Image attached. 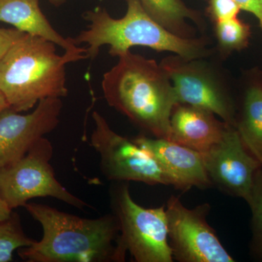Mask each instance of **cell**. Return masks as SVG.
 <instances>
[{
	"mask_svg": "<svg viewBox=\"0 0 262 262\" xmlns=\"http://www.w3.org/2000/svg\"><path fill=\"white\" fill-rule=\"evenodd\" d=\"M127 10L120 18L112 17L105 8L84 12L87 29L73 38L79 46L87 45V59L94 60L103 46L110 47V56L118 57L134 46H143L156 51H167L186 59H202L209 55L204 37L183 38L170 32L151 18L140 0H125Z\"/></svg>",
	"mask_w": 262,
	"mask_h": 262,
	"instance_id": "cell-3",
	"label": "cell"
},
{
	"mask_svg": "<svg viewBox=\"0 0 262 262\" xmlns=\"http://www.w3.org/2000/svg\"><path fill=\"white\" fill-rule=\"evenodd\" d=\"M215 34L221 51L231 53L247 47L251 28L237 18L215 22Z\"/></svg>",
	"mask_w": 262,
	"mask_h": 262,
	"instance_id": "cell-18",
	"label": "cell"
},
{
	"mask_svg": "<svg viewBox=\"0 0 262 262\" xmlns=\"http://www.w3.org/2000/svg\"><path fill=\"white\" fill-rule=\"evenodd\" d=\"M208 204L186 208L179 198L170 196L166 211L169 244L173 259L180 262H234L208 225Z\"/></svg>",
	"mask_w": 262,
	"mask_h": 262,
	"instance_id": "cell-8",
	"label": "cell"
},
{
	"mask_svg": "<svg viewBox=\"0 0 262 262\" xmlns=\"http://www.w3.org/2000/svg\"><path fill=\"white\" fill-rule=\"evenodd\" d=\"M248 204L252 213L253 251L262 259V165L256 174Z\"/></svg>",
	"mask_w": 262,
	"mask_h": 262,
	"instance_id": "cell-19",
	"label": "cell"
},
{
	"mask_svg": "<svg viewBox=\"0 0 262 262\" xmlns=\"http://www.w3.org/2000/svg\"><path fill=\"white\" fill-rule=\"evenodd\" d=\"M228 125L208 110L178 103L170 117L168 140L204 154L222 139Z\"/></svg>",
	"mask_w": 262,
	"mask_h": 262,
	"instance_id": "cell-13",
	"label": "cell"
},
{
	"mask_svg": "<svg viewBox=\"0 0 262 262\" xmlns=\"http://www.w3.org/2000/svg\"><path fill=\"white\" fill-rule=\"evenodd\" d=\"M113 214L120 226V245L137 262H172L165 206L146 208L136 203L127 184L110 190Z\"/></svg>",
	"mask_w": 262,
	"mask_h": 262,
	"instance_id": "cell-5",
	"label": "cell"
},
{
	"mask_svg": "<svg viewBox=\"0 0 262 262\" xmlns=\"http://www.w3.org/2000/svg\"><path fill=\"white\" fill-rule=\"evenodd\" d=\"M48 1L56 8H59L67 3V0H48Z\"/></svg>",
	"mask_w": 262,
	"mask_h": 262,
	"instance_id": "cell-25",
	"label": "cell"
},
{
	"mask_svg": "<svg viewBox=\"0 0 262 262\" xmlns=\"http://www.w3.org/2000/svg\"><path fill=\"white\" fill-rule=\"evenodd\" d=\"M13 210L10 209L0 194V220H5L11 215Z\"/></svg>",
	"mask_w": 262,
	"mask_h": 262,
	"instance_id": "cell-23",
	"label": "cell"
},
{
	"mask_svg": "<svg viewBox=\"0 0 262 262\" xmlns=\"http://www.w3.org/2000/svg\"><path fill=\"white\" fill-rule=\"evenodd\" d=\"M53 147L43 137L18 161L0 169V194L10 209L24 207L36 198L59 200L78 209L93 208L58 182L52 167Z\"/></svg>",
	"mask_w": 262,
	"mask_h": 262,
	"instance_id": "cell-6",
	"label": "cell"
},
{
	"mask_svg": "<svg viewBox=\"0 0 262 262\" xmlns=\"http://www.w3.org/2000/svg\"><path fill=\"white\" fill-rule=\"evenodd\" d=\"M62 108V98H49L27 115L10 107L0 114V169L21 159L39 139L54 130Z\"/></svg>",
	"mask_w": 262,
	"mask_h": 262,
	"instance_id": "cell-11",
	"label": "cell"
},
{
	"mask_svg": "<svg viewBox=\"0 0 262 262\" xmlns=\"http://www.w3.org/2000/svg\"><path fill=\"white\" fill-rule=\"evenodd\" d=\"M235 128L246 149L262 165V84H251L246 90Z\"/></svg>",
	"mask_w": 262,
	"mask_h": 262,
	"instance_id": "cell-15",
	"label": "cell"
},
{
	"mask_svg": "<svg viewBox=\"0 0 262 262\" xmlns=\"http://www.w3.org/2000/svg\"><path fill=\"white\" fill-rule=\"evenodd\" d=\"M76 61L68 53L58 55L51 41L26 34L0 61V91L9 107L20 113L46 98L67 97L66 67Z\"/></svg>",
	"mask_w": 262,
	"mask_h": 262,
	"instance_id": "cell-4",
	"label": "cell"
},
{
	"mask_svg": "<svg viewBox=\"0 0 262 262\" xmlns=\"http://www.w3.org/2000/svg\"><path fill=\"white\" fill-rule=\"evenodd\" d=\"M134 141L156 159L169 185L186 191L193 187H209L213 184L201 153L161 138L141 136Z\"/></svg>",
	"mask_w": 262,
	"mask_h": 262,
	"instance_id": "cell-12",
	"label": "cell"
},
{
	"mask_svg": "<svg viewBox=\"0 0 262 262\" xmlns=\"http://www.w3.org/2000/svg\"><path fill=\"white\" fill-rule=\"evenodd\" d=\"M103 76V97L111 107L155 138L168 139L177 95L160 63L130 51Z\"/></svg>",
	"mask_w": 262,
	"mask_h": 262,
	"instance_id": "cell-2",
	"label": "cell"
},
{
	"mask_svg": "<svg viewBox=\"0 0 262 262\" xmlns=\"http://www.w3.org/2000/svg\"><path fill=\"white\" fill-rule=\"evenodd\" d=\"M201 59L170 56L160 62L171 81L179 103L191 105L218 115L235 127V106L214 72Z\"/></svg>",
	"mask_w": 262,
	"mask_h": 262,
	"instance_id": "cell-9",
	"label": "cell"
},
{
	"mask_svg": "<svg viewBox=\"0 0 262 262\" xmlns=\"http://www.w3.org/2000/svg\"><path fill=\"white\" fill-rule=\"evenodd\" d=\"M8 108H9V106H8V103H7L4 95L0 91V114Z\"/></svg>",
	"mask_w": 262,
	"mask_h": 262,
	"instance_id": "cell-24",
	"label": "cell"
},
{
	"mask_svg": "<svg viewBox=\"0 0 262 262\" xmlns=\"http://www.w3.org/2000/svg\"><path fill=\"white\" fill-rule=\"evenodd\" d=\"M34 242L24 232L16 212L13 211L8 218L0 220V262L13 261L16 250L28 247Z\"/></svg>",
	"mask_w": 262,
	"mask_h": 262,
	"instance_id": "cell-17",
	"label": "cell"
},
{
	"mask_svg": "<svg viewBox=\"0 0 262 262\" xmlns=\"http://www.w3.org/2000/svg\"><path fill=\"white\" fill-rule=\"evenodd\" d=\"M0 22L51 41L78 61L87 59L85 48H80L73 38H66L53 28L41 10L39 0H0Z\"/></svg>",
	"mask_w": 262,
	"mask_h": 262,
	"instance_id": "cell-14",
	"label": "cell"
},
{
	"mask_svg": "<svg viewBox=\"0 0 262 262\" xmlns=\"http://www.w3.org/2000/svg\"><path fill=\"white\" fill-rule=\"evenodd\" d=\"M92 117L95 127L91 145L100 155L101 171L106 179L169 185L166 176L149 151L115 133L98 112L94 111Z\"/></svg>",
	"mask_w": 262,
	"mask_h": 262,
	"instance_id": "cell-7",
	"label": "cell"
},
{
	"mask_svg": "<svg viewBox=\"0 0 262 262\" xmlns=\"http://www.w3.org/2000/svg\"><path fill=\"white\" fill-rule=\"evenodd\" d=\"M42 226V238L20 248L28 262H121L126 252L120 245L115 215L86 219L48 206L27 203L24 207Z\"/></svg>",
	"mask_w": 262,
	"mask_h": 262,
	"instance_id": "cell-1",
	"label": "cell"
},
{
	"mask_svg": "<svg viewBox=\"0 0 262 262\" xmlns=\"http://www.w3.org/2000/svg\"><path fill=\"white\" fill-rule=\"evenodd\" d=\"M241 10L251 13L257 18L262 29V0H234Z\"/></svg>",
	"mask_w": 262,
	"mask_h": 262,
	"instance_id": "cell-22",
	"label": "cell"
},
{
	"mask_svg": "<svg viewBox=\"0 0 262 262\" xmlns=\"http://www.w3.org/2000/svg\"><path fill=\"white\" fill-rule=\"evenodd\" d=\"M150 16L170 32L183 38H193L194 29L187 20L203 27L199 13L188 8L182 0H140Z\"/></svg>",
	"mask_w": 262,
	"mask_h": 262,
	"instance_id": "cell-16",
	"label": "cell"
},
{
	"mask_svg": "<svg viewBox=\"0 0 262 262\" xmlns=\"http://www.w3.org/2000/svg\"><path fill=\"white\" fill-rule=\"evenodd\" d=\"M26 33L14 28H0V61L17 41Z\"/></svg>",
	"mask_w": 262,
	"mask_h": 262,
	"instance_id": "cell-21",
	"label": "cell"
},
{
	"mask_svg": "<svg viewBox=\"0 0 262 262\" xmlns=\"http://www.w3.org/2000/svg\"><path fill=\"white\" fill-rule=\"evenodd\" d=\"M201 155L212 183L248 203L261 165L246 149L235 127L227 125L222 139Z\"/></svg>",
	"mask_w": 262,
	"mask_h": 262,
	"instance_id": "cell-10",
	"label": "cell"
},
{
	"mask_svg": "<svg viewBox=\"0 0 262 262\" xmlns=\"http://www.w3.org/2000/svg\"><path fill=\"white\" fill-rule=\"evenodd\" d=\"M241 9L234 0H208V12L215 22L237 18Z\"/></svg>",
	"mask_w": 262,
	"mask_h": 262,
	"instance_id": "cell-20",
	"label": "cell"
}]
</instances>
